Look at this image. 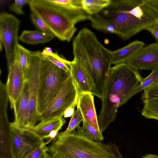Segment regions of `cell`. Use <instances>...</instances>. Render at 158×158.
<instances>
[{
    "instance_id": "39",
    "label": "cell",
    "mask_w": 158,
    "mask_h": 158,
    "mask_svg": "<svg viewBox=\"0 0 158 158\" xmlns=\"http://www.w3.org/2000/svg\"><path fill=\"white\" fill-rule=\"evenodd\" d=\"M157 82L158 83V79H157Z\"/></svg>"
},
{
    "instance_id": "6",
    "label": "cell",
    "mask_w": 158,
    "mask_h": 158,
    "mask_svg": "<svg viewBox=\"0 0 158 158\" xmlns=\"http://www.w3.org/2000/svg\"><path fill=\"white\" fill-rule=\"evenodd\" d=\"M70 76L46 59L42 54L37 102L39 116L46 109Z\"/></svg>"
},
{
    "instance_id": "10",
    "label": "cell",
    "mask_w": 158,
    "mask_h": 158,
    "mask_svg": "<svg viewBox=\"0 0 158 158\" xmlns=\"http://www.w3.org/2000/svg\"><path fill=\"white\" fill-rule=\"evenodd\" d=\"M14 158H26L44 141L33 131L19 128L10 123Z\"/></svg>"
},
{
    "instance_id": "14",
    "label": "cell",
    "mask_w": 158,
    "mask_h": 158,
    "mask_svg": "<svg viewBox=\"0 0 158 158\" xmlns=\"http://www.w3.org/2000/svg\"><path fill=\"white\" fill-rule=\"evenodd\" d=\"M29 98V83L26 79L22 93L13 109L15 119L12 123L19 128L28 130H29L28 116Z\"/></svg>"
},
{
    "instance_id": "29",
    "label": "cell",
    "mask_w": 158,
    "mask_h": 158,
    "mask_svg": "<svg viewBox=\"0 0 158 158\" xmlns=\"http://www.w3.org/2000/svg\"><path fill=\"white\" fill-rule=\"evenodd\" d=\"M30 0H15L9 6L10 10L18 15H23L24 12L23 8L26 4L29 3Z\"/></svg>"
},
{
    "instance_id": "35",
    "label": "cell",
    "mask_w": 158,
    "mask_h": 158,
    "mask_svg": "<svg viewBox=\"0 0 158 158\" xmlns=\"http://www.w3.org/2000/svg\"><path fill=\"white\" fill-rule=\"evenodd\" d=\"M75 106H72L68 108L65 111L64 115L65 118L72 116L74 113Z\"/></svg>"
},
{
    "instance_id": "27",
    "label": "cell",
    "mask_w": 158,
    "mask_h": 158,
    "mask_svg": "<svg viewBox=\"0 0 158 158\" xmlns=\"http://www.w3.org/2000/svg\"><path fill=\"white\" fill-rule=\"evenodd\" d=\"M83 117L81 112L78 108L71 116L68 126L64 131L58 133L62 136L66 135L73 132L79 125V123L83 121Z\"/></svg>"
},
{
    "instance_id": "5",
    "label": "cell",
    "mask_w": 158,
    "mask_h": 158,
    "mask_svg": "<svg viewBox=\"0 0 158 158\" xmlns=\"http://www.w3.org/2000/svg\"><path fill=\"white\" fill-rule=\"evenodd\" d=\"M47 152L55 158H112L108 144L79 136L75 130L65 136L58 133Z\"/></svg>"
},
{
    "instance_id": "28",
    "label": "cell",
    "mask_w": 158,
    "mask_h": 158,
    "mask_svg": "<svg viewBox=\"0 0 158 158\" xmlns=\"http://www.w3.org/2000/svg\"><path fill=\"white\" fill-rule=\"evenodd\" d=\"M30 19L38 31L49 34H53L44 21L38 15L32 12L30 15Z\"/></svg>"
},
{
    "instance_id": "1",
    "label": "cell",
    "mask_w": 158,
    "mask_h": 158,
    "mask_svg": "<svg viewBox=\"0 0 158 158\" xmlns=\"http://www.w3.org/2000/svg\"><path fill=\"white\" fill-rule=\"evenodd\" d=\"M73 59L85 70L101 99L112 64V51L105 47L89 28L81 29L73 41Z\"/></svg>"
},
{
    "instance_id": "11",
    "label": "cell",
    "mask_w": 158,
    "mask_h": 158,
    "mask_svg": "<svg viewBox=\"0 0 158 158\" xmlns=\"http://www.w3.org/2000/svg\"><path fill=\"white\" fill-rule=\"evenodd\" d=\"M124 63L137 71L158 68V43L144 46Z\"/></svg>"
},
{
    "instance_id": "36",
    "label": "cell",
    "mask_w": 158,
    "mask_h": 158,
    "mask_svg": "<svg viewBox=\"0 0 158 158\" xmlns=\"http://www.w3.org/2000/svg\"><path fill=\"white\" fill-rule=\"evenodd\" d=\"M141 158H158V156L151 154H147L143 156Z\"/></svg>"
},
{
    "instance_id": "34",
    "label": "cell",
    "mask_w": 158,
    "mask_h": 158,
    "mask_svg": "<svg viewBox=\"0 0 158 158\" xmlns=\"http://www.w3.org/2000/svg\"><path fill=\"white\" fill-rule=\"evenodd\" d=\"M59 131L57 130H53L51 131L49 134L46 137V140L45 143L46 145L55 139L58 134Z\"/></svg>"
},
{
    "instance_id": "33",
    "label": "cell",
    "mask_w": 158,
    "mask_h": 158,
    "mask_svg": "<svg viewBox=\"0 0 158 158\" xmlns=\"http://www.w3.org/2000/svg\"><path fill=\"white\" fill-rule=\"evenodd\" d=\"M145 30L149 31L158 43V22L147 28Z\"/></svg>"
},
{
    "instance_id": "18",
    "label": "cell",
    "mask_w": 158,
    "mask_h": 158,
    "mask_svg": "<svg viewBox=\"0 0 158 158\" xmlns=\"http://www.w3.org/2000/svg\"><path fill=\"white\" fill-rule=\"evenodd\" d=\"M0 158H14L11 125H0Z\"/></svg>"
},
{
    "instance_id": "15",
    "label": "cell",
    "mask_w": 158,
    "mask_h": 158,
    "mask_svg": "<svg viewBox=\"0 0 158 158\" xmlns=\"http://www.w3.org/2000/svg\"><path fill=\"white\" fill-rule=\"evenodd\" d=\"M70 76L73 79L79 92V94L83 93L94 94L93 83L84 68L76 60L70 62Z\"/></svg>"
},
{
    "instance_id": "9",
    "label": "cell",
    "mask_w": 158,
    "mask_h": 158,
    "mask_svg": "<svg viewBox=\"0 0 158 158\" xmlns=\"http://www.w3.org/2000/svg\"><path fill=\"white\" fill-rule=\"evenodd\" d=\"M28 57L29 67L26 79L29 85L28 116L29 130L32 131L36 123L39 121L37 102L39 76L42 57L41 52L29 51Z\"/></svg>"
},
{
    "instance_id": "24",
    "label": "cell",
    "mask_w": 158,
    "mask_h": 158,
    "mask_svg": "<svg viewBox=\"0 0 158 158\" xmlns=\"http://www.w3.org/2000/svg\"><path fill=\"white\" fill-rule=\"evenodd\" d=\"M41 53L46 59L70 76V61L60 56L56 52H48L44 49Z\"/></svg>"
},
{
    "instance_id": "21",
    "label": "cell",
    "mask_w": 158,
    "mask_h": 158,
    "mask_svg": "<svg viewBox=\"0 0 158 158\" xmlns=\"http://www.w3.org/2000/svg\"><path fill=\"white\" fill-rule=\"evenodd\" d=\"M88 20L94 29L105 32L116 34V31L111 21L98 14L89 15Z\"/></svg>"
},
{
    "instance_id": "7",
    "label": "cell",
    "mask_w": 158,
    "mask_h": 158,
    "mask_svg": "<svg viewBox=\"0 0 158 158\" xmlns=\"http://www.w3.org/2000/svg\"><path fill=\"white\" fill-rule=\"evenodd\" d=\"M79 95L78 90L70 76L46 109L39 116L40 123L62 117L68 108L77 105Z\"/></svg>"
},
{
    "instance_id": "16",
    "label": "cell",
    "mask_w": 158,
    "mask_h": 158,
    "mask_svg": "<svg viewBox=\"0 0 158 158\" xmlns=\"http://www.w3.org/2000/svg\"><path fill=\"white\" fill-rule=\"evenodd\" d=\"M77 108L80 110L83 119L97 131H100L94 102V96L89 93L79 95Z\"/></svg>"
},
{
    "instance_id": "3",
    "label": "cell",
    "mask_w": 158,
    "mask_h": 158,
    "mask_svg": "<svg viewBox=\"0 0 158 158\" xmlns=\"http://www.w3.org/2000/svg\"><path fill=\"white\" fill-rule=\"evenodd\" d=\"M104 16L110 20L116 35L126 40L158 22L156 14L143 0H110Z\"/></svg>"
},
{
    "instance_id": "17",
    "label": "cell",
    "mask_w": 158,
    "mask_h": 158,
    "mask_svg": "<svg viewBox=\"0 0 158 158\" xmlns=\"http://www.w3.org/2000/svg\"><path fill=\"white\" fill-rule=\"evenodd\" d=\"M144 45V43L143 42L136 40L121 48L112 51V64H116L124 63L132 56Z\"/></svg>"
},
{
    "instance_id": "19",
    "label": "cell",
    "mask_w": 158,
    "mask_h": 158,
    "mask_svg": "<svg viewBox=\"0 0 158 158\" xmlns=\"http://www.w3.org/2000/svg\"><path fill=\"white\" fill-rule=\"evenodd\" d=\"M65 122L63 117L56 118L44 123H40L34 127L32 131L44 140L52 131H59L61 129Z\"/></svg>"
},
{
    "instance_id": "30",
    "label": "cell",
    "mask_w": 158,
    "mask_h": 158,
    "mask_svg": "<svg viewBox=\"0 0 158 158\" xmlns=\"http://www.w3.org/2000/svg\"><path fill=\"white\" fill-rule=\"evenodd\" d=\"M47 151V147L44 142L26 158H44Z\"/></svg>"
},
{
    "instance_id": "31",
    "label": "cell",
    "mask_w": 158,
    "mask_h": 158,
    "mask_svg": "<svg viewBox=\"0 0 158 158\" xmlns=\"http://www.w3.org/2000/svg\"><path fill=\"white\" fill-rule=\"evenodd\" d=\"M107 144L111 153L112 158H123L119 151V147L115 142Z\"/></svg>"
},
{
    "instance_id": "25",
    "label": "cell",
    "mask_w": 158,
    "mask_h": 158,
    "mask_svg": "<svg viewBox=\"0 0 158 158\" xmlns=\"http://www.w3.org/2000/svg\"><path fill=\"white\" fill-rule=\"evenodd\" d=\"M29 50L19 44L15 56V60H17L19 63L25 80L27 78L29 67Z\"/></svg>"
},
{
    "instance_id": "2",
    "label": "cell",
    "mask_w": 158,
    "mask_h": 158,
    "mask_svg": "<svg viewBox=\"0 0 158 158\" xmlns=\"http://www.w3.org/2000/svg\"><path fill=\"white\" fill-rule=\"evenodd\" d=\"M143 79L138 71L125 63L115 64L111 68L98 117L102 133L115 120L118 107L127 102L129 94Z\"/></svg>"
},
{
    "instance_id": "26",
    "label": "cell",
    "mask_w": 158,
    "mask_h": 158,
    "mask_svg": "<svg viewBox=\"0 0 158 158\" xmlns=\"http://www.w3.org/2000/svg\"><path fill=\"white\" fill-rule=\"evenodd\" d=\"M158 79V68L152 71L146 77L143 78L141 81L131 92L128 96L129 100L135 94L139 93L151 84L157 82Z\"/></svg>"
},
{
    "instance_id": "12",
    "label": "cell",
    "mask_w": 158,
    "mask_h": 158,
    "mask_svg": "<svg viewBox=\"0 0 158 158\" xmlns=\"http://www.w3.org/2000/svg\"><path fill=\"white\" fill-rule=\"evenodd\" d=\"M8 69L6 84L11 108L14 109L23 91L25 79L18 62L15 60Z\"/></svg>"
},
{
    "instance_id": "4",
    "label": "cell",
    "mask_w": 158,
    "mask_h": 158,
    "mask_svg": "<svg viewBox=\"0 0 158 158\" xmlns=\"http://www.w3.org/2000/svg\"><path fill=\"white\" fill-rule=\"evenodd\" d=\"M28 4L32 12L45 22L55 36L69 42L77 31L76 24L88 19L89 15L83 9H69L49 5L44 0H30Z\"/></svg>"
},
{
    "instance_id": "37",
    "label": "cell",
    "mask_w": 158,
    "mask_h": 158,
    "mask_svg": "<svg viewBox=\"0 0 158 158\" xmlns=\"http://www.w3.org/2000/svg\"><path fill=\"white\" fill-rule=\"evenodd\" d=\"M44 50L48 52H52V49L49 47H46L44 49Z\"/></svg>"
},
{
    "instance_id": "22",
    "label": "cell",
    "mask_w": 158,
    "mask_h": 158,
    "mask_svg": "<svg viewBox=\"0 0 158 158\" xmlns=\"http://www.w3.org/2000/svg\"><path fill=\"white\" fill-rule=\"evenodd\" d=\"M76 133L79 136L95 142H101L104 137L100 131H98L83 119L82 126L79 125Z\"/></svg>"
},
{
    "instance_id": "20",
    "label": "cell",
    "mask_w": 158,
    "mask_h": 158,
    "mask_svg": "<svg viewBox=\"0 0 158 158\" xmlns=\"http://www.w3.org/2000/svg\"><path fill=\"white\" fill-rule=\"evenodd\" d=\"M55 36L39 31L24 30L19 37L21 41L30 44L45 43L52 40Z\"/></svg>"
},
{
    "instance_id": "8",
    "label": "cell",
    "mask_w": 158,
    "mask_h": 158,
    "mask_svg": "<svg viewBox=\"0 0 158 158\" xmlns=\"http://www.w3.org/2000/svg\"><path fill=\"white\" fill-rule=\"evenodd\" d=\"M20 20L14 15L2 12L0 15V50L4 46L8 68L14 62L18 45Z\"/></svg>"
},
{
    "instance_id": "13",
    "label": "cell",
    "mask_w": 158,
    "mask_h": 158,
    "mask_svg": "<svg viewBox=\"0 0 158 158\" xmlns=\"http://www.w3.org/2000/svg\"><path fill=\"white\" fill-rule=\"evenodd\" d=\"M141 99L143 104L141 114L145 118L158 120V83H153L143 89Z\"/></svg>"
},
{
    "instance_id": "23",
    "label": "cell",
    "mask_w": 158,
    "mask_h": 158,
    "mask_svg": "<svg viewBox=\"0 0 158 158\" xmlns=\"http://www.w3.org/2000/svg\"><path fill=\"white\" fill-rule=\"evenodd\" d=\"M110 0H82L83 10L89 15L98 14L103 9L108 7Z\"/></svg>"
},
{
    "instance_id": "38",
    "label": "cell",
    "mask_w": 158,
    "mask_h": 158,
    "mask_svg": "<svg viewBox=\"0 0 158 158\" xmlns=\"http://www.w3.org/2000/svg\"><path fill=\"white\" fill-rule=\"evenodd\" d=\"M44 158H55L50 155L48 152H46Z\"/></svg>"
},
{
    "instance_id": "32",
    "label": "cell",
    "mask_w": 158,
    "mask_h": 158,
    "mask_svg": "<svg viewBox=\"0 0 158 158\" xmlns=\"http://www.w3.org/2000/svg\"><path fill=\"white\" fill-rule=\"evenodd\" d=\"M145 5L152 10L158 18V0H143Z\"/></svg>"
}]
</instances>
